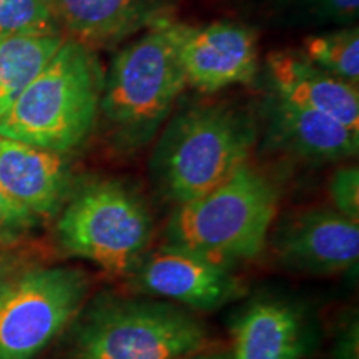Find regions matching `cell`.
Returning a JSON list of instances; mask_svg holds the SVG:
<instances>
[{
  "label": "cell",
  "instance_id": "6da1fadb",
  "mask_svg": "<svg viewBox=\"0 0 359 359\" xmlns=\"http://www.w3.org/2000/svg\"><path fill=\"white\" fill-rule=\"evenodd\" d=\"M280 205L275 183L245 163L200 198L178 205L167 228L168 243L231 268L263 253Z\"/></svg>",
  "mask_w": 359,
  "mask_h": 359
},
{
  "label": "cell",
  "instance_id": "7a4b0ae2",
  "mask_svg": "<svg viewBox=\"0 0 359 359\" xmlns=\"http://www.w3.org/2000/svg\"><path fill=\"white\" fill-rule=\"evenodd\" d=\"M97 109L95 62L83 45L65 39L0 116V137L64 155L88 137Z\"/></svg>",
  "mask_w": 359,
  "mask_h": 359
},
{
  "label": "cell",
  "instance_id": "3957f363",
  "mask_svg": "<svg viewBox=\"0 0 359 359\" xmlns=\"http://www.w3.org/2000/svg\"><path fill=\"white\" fill-rule=\"evenodd\" d=\"M206 344L205 326L185 309L114 299L85 316L67 359H183Z\"/></svg>",
  "mask_w": 359,
  "mask_h": 359
},
{
  "label": "cell",
  "instance_id": "277c9868",
  "mask_svg": "<svg viewBox=\"0 0 359 359\" xmlns=\"http://www.w3.org/2000/svg\"><path fill=\"white\" fill-rule=\"evenodd\" d=\"M251 143V130L231 111H188L160 147L161 187L178 205L200 198L248 163Z\"/></svg>",
  "mask_w": 359,
  "mask_h": 359
},
{
  "label": "cell",
  "instance_id": "5b68a950",
  "mask_svg": "<svg viewBox=\"0 0 359 359\" xmlns=\"http://www.w3.org/2000/svg\"><path fill=\"white\" fill-rule=\"evenodd\" d=\"M151 219L143 201L116 182L83 187L57 223L58 243L75 258L111 275L135 268L150 241Z\"/></svg>",
  "mask_w": 359,
  "mask_h": 359
},
{
  "label": "cell",
  "instance_id": "8992f818",
  "mask_svg": "<svg viewBox=\"0 0 359 359\" xmlns=\"http://www.w3.org/2000/svg\"><path fill=\"white\" fill-rule=\"evenodd\" d=\"M182 30L161 19L118 53L102 100L111 122L143 130L163 118L187 85L178 55Z\"/></svg>",
  "mask_w": 359,
  "mask_h": 359
},
{
  "label": "cell",
  "instance_id": "52a82bcc",
  "mask_svg": "<svg viewBox=\"0 0 359 359\" xmlns=\"http://www.w3.org/2000/svg\"><path fill=\"white\" fill-rule=\"evenodd\" d=\"M88 278L74 268H34L0 290V359H35L82 309Z\"/></svg>",
  "mask_w": 359,
  "mask_h": 359
},
{
  "label": "cell",
  "instance_id": "ba28073f",
  "mask_svg": "<svg viewBox=\"0 0 359 359\" xmlns=\"http://www.w3.org/2000/svg\"><path fill=\"white\" fill-rule=\"evenodd\" d=\"M130 273L148 294L201 311L219 308L240 294L231 268L170 243L145 251Z\"/></svg>",
  "mask_w": 359,
  "mask_h": 359
},
{
  "label": "cell",
  "instance_id": "9c48e42d",
  "mask_svg": "<svg viewBox=\"0 0 359 359\" xmlns=\"http://www.w3.org/2000/svg\"><path fill=\"white\" fill-rule=\"evenodd\" d=\"M275 253L286 268L309 275L349 271L359 259V224L336 210H308L280 228Z\"/></svg>",
  "mask_w": 359,
  "mask_h": 359
},
{
  "label": "cell",
  "instance_id": "30bf717a",
  "mask_svg": "<svg viewBox=\"0 0 359 359\" xmlns=\"http://www.w3.org/2000/svg\"><path fill=\"white\" fill-rule=\"evenodd\" d=\"M178 55L187 83L201 92L248 83L258 69L255 34L246 27L226 22L201 29L183 25Z\"/></svg>",
  "mask_w": 359,
  "mask_h": 359
},
{
  "label": "cell",
  "instance_id": "8fae6325",
  "mask_svg": "<svg viewBox=\"0 0 359 359\" xmlns=\"http://www.w3.org/2000/svg\"><path fill=\"white\" fill-rule=\"evenodd\" d=\"M268 69L281 100L320 111L359 133V93L353 83L327 74L302 53H271Z\"/></svg>",
  "mask_w": 359,
  "mask_h": 359
},
{
  "label": "cell",
  "instance_id": "7c38bea8",
  "mask_svg": "<svg viewBox=\"0 0 359 359\" xmlns=\"http://www.w3.org/2000/svg\"><path fill=\"white\" fill-rule=\"evenodd\" d=\"M0 183L37 218H50L69 191L64 155L0 137Z\"/></svg>",
  "mask_w": 359,
  "mask_h": 359
},
{
  "label": "cell",
  "instance_id": "4fadbf2b",
  "mask_svg": "<svg viewBox=\"0 0 359 359\" xmlns=\"http://www.w3.org/2000/svg\"><path fill=\"white\" fill-rule=\"evenodd\" d=\"M302 321L285 303L251 304L233 330L230 359H302Z\"/></svg>",
  "mask_w": 359,
  "mask_h": 359
},
{
  "label": "cell",
  "instance_id": "5bb4252c",
  "mask_svg": "<svg viewBox=\"0 0 359 359\" xmlns=\"http://www.w3.org/2000/svg\"><path fill=\"white\" fill-rule=\"evenodd\" d=\"M275 132L288 150L309 160L334 161L358 154L359 133L331 116L281 98L275 110Z\"/></svg>",
  "mask_w": 359,
  "mask_h": 359
},
{
  "label": "cell",
  "instance_id": "9a60e30c",
  "mask_svg": "<svg viewBox=\"0 0 359 359\" xmlns=\"http://www.w3.org/2000/svg\"><path fill=\"white\" fill-rule=\"evenodd\" d=\"M58 30L83 45H103L130 32L147 0H47Z\"/></svg>",
  "mask_w": 359,
  "mask_h": 359
},
{
  "label": "cell",
  "instance_id": "2e32d148",
  "mask_svg": "<svg viewBox=\"0 0 359 359\" xmlns=\"http://www.w3.org/2000/svg\"><path fill=\"white\" fill-rule=\"evenodd\" d=\"M62 34L0 39V116L64 43Z\"/></svg>",
  "mask_w": 359,
  "mask_h": 359
},
{
  "label": "cell",
  "instance_id": "e0dca14e",
  "mask_svg": "<svg viewBox=\"0 0 359 359\" xmlns=\"http://www.w3.org/2000/svg\"><path fill=\"white\" fill-rule=\"evenodd\" d=\"M302 55L314 65L349 83L359 79V30L346 29L308 37Z\"/></svg>",
  "mask_w": 359,
  "mask_h": 359
},
{
  "label": "cell",
  "instance_id": "ac0fdd59",
  "mask_svg": "<svg viewBox=\"0 0 359 359\" xmlns=\"http://www.w3.org/2000/svg\"><path fill=\"white\" fill-rule=\"evenodd\" d=\"M57 34L47 0H0V39Z\"/></svg>",
  "mask_w": 359,
  "mask_h": 359
},
{
  "label": "cell",
  "instance_id": "d6986e66",
  "mask_svg": "<svg viewBox=\"0 0 359 359\" xmlns=\"http://www.w3.org/2000/svg\"><path fill=\"white\" fill-rule=\"evenodd\" d=\"M40 218L20 205L0 183V241L13 243L32 231Z\"/></svg>",
  "mask_w": 359,
  "mask_h": 359
},
{
  "label": "cell",
  "instance_id": "ffe728a7",
  "mask_svg": "<svg viewBox=\"0 0 359 359\" xmlns=\"http://www.w3.org/2000/svg\"><path fill=\"white\" fill-rule=\"evenodd\" d=\"M334 210L344 217L359 222V172L356 167H343L330 183Z\"/></svg>",
  "mask_w": 359,
  "mask_h": 359
},
{
  "label": "cell",
  "instance_id": "44dd1931",
  "mask_svg": "<svg viewBox=\"0 0 359 359\" xmlns=\"http://www.w3.org/2000/svg\"><path fill=\"white\" fill-rule=\"evenodd\" d=\"M326 4L327 11L343 19H351L358 13L359 0H323Z\"/></svg>",
  "mask_w": 359,
  "mask_h": 359
},
{
  "label": "cell",
  "instance_id": "7402d4cb",
  "mask_svg": "<svg viewBox=\"0 0 359 359\" xmlns=\"http://www.w3.org/2000/svg\"><path fill=\"white\" fill-rule=\"evenodd\" d=\"M13 275H15V273H13V266L11 264V262H8L6 255L0 251V290H2V286L6 285Z\"/></svg>",
  "mask_w": 359,
  "mask_h": 359
},
{
  "label": "cell",
  "instance_id": "603a6c76",
  "mask_svg": "<svg viewBox=\"0 0 359 359\" xmlns=\"http://www.w3.org/2000/svg\"><path fill=\"white\" fill-rule=\"evenodd\" d=\"M183 359H230V353H226V351H206V349H203V351L191 354V356L183 358Z\"/></svg>",
  "mask_w": 359,
  "mask_h": 359
}]
</instances>
